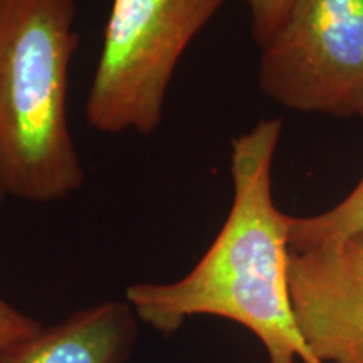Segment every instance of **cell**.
Here are the masks:
<instances>
[{"label": "cell", "instance_id": "cell-9", "mask_svg": "<svg viewBox=\"0 0 363 363\" xmlns=\"http://www.w3.org/2000/svg\"><path fill=\"white\" fill-rule=\"evenodd\" d=\"M43 328L34 318L13 308L0 296V355L22 340L33 337Z\"/></svg>", "mask_w": 363, "mask_h": 363}, {"label": "cell", "instance_id": "cell-4", "mask_svg": "<svg viewBox=\"0 0 363 363\" xmlns=\"http://www.w3.org/2000/svg\"><path fill=\"white\" fill-rule=\"evenodd\" d=\"M262 93L288 110L363 115V0H293L261 49Z\"/></svg>", "mask_w": 363, "mask_h": 363}, {"label": "cell", "instance_id": "cell-6", "mask_svg": "<svg viewBox=\"0 0 363 363\" xmlns=\"http://www.w3.org/2000/svg\"><path fill=\"white\" fill-rule=\"evenodd\" d=\"M135 316L128 303L84 308L16 343L0 355V363H121L133 347Z\"/></svg>", "mask_w": 363, "mask_h": 363}, {"label": "cell", "instance_id": "cell-10", "mask_svg": "<svg viewBox=\"0 0 363 363\" xmlns=\"http://www.w3.org/2000/svg\"><path fill=\"white\" fill-rule=\"evenodd\" d=\"M0 201H2V195H0Z\"/></svg>", "mask_w": 363, "mask_h": 363}, {"label": "cell", "instance_id": "cell-1", "mask_svg": "<svg viewBox=\"0 0 363 363\" xmlns=\"http://www.w3.org/2000/svg\"><path fill=\"white\" fill-rule=\"evenodd\" d=\"M281 131L283 121L274 118L233 140L234 199L220 233L184 278L126 289L140 320L174 333L190 316L225 318L256 335L269 363H321L298 330L288 284L289 216L272 201Z\"/></svg>", "mask_w": 363, "mask_h": 363}, {"label": "cell", "instance_id": "cell-3", "mask_svg": "<svg viewBox=\"0 0 363 363\" xmlns=\"http://www.w3.org/2000/svg\"><path fill=\"white\" fill-rule=\"evenodd\" d=\"M225 0H113L84 103L98 133L160 128L177 66Z\"/></svg>", "mask_w": 363, "mask_h": 363}, {"label": "cell", "instance_id": "cell-7", "mask_svg": "<svg viewBox=\"0 0 363 363\" xmlns=\"http://www.w3.org/2000/svg\"><path fill=\"white\" fill-rule=\"evenodd\" d=\"M358 233H363V179L338 206L323 214L311 217L289 216L288 246L331 242Z\"/></svg>", "mask_w": 363, "mask_h": 363}, {"label": "cell", "instance_id": "cell-5", "mask_svg": "<svg viewBox=\"0 0 363 363\" xmlns=\"http://www.w3.org/2000/svg\"><path fill=\"white\" fill-rule=\"evenodd\" d=\"M296 325L321 363H363V233L288 246Z\"/></svg>", "mask_w": 363, "mask_h": 363}, {"label": "cell", "instance_id": "cell-2", "mask_svg": "<svg viewBox=\"0 0 363 363\" xmlns=\"http://www.w3.org/2000/svg\"><path fill=\"white\" fill-rule=\"evenodd\" d=\"M76 0H0V195L65 201L86 174L67 121Z\"/></svg>", "mask_w": 363, "mask_h": 363}, {"label": "cell", "instance_id": "cell-8", "mask_svg": "<svg viewBox=\"0 0 363 363\" xmlns=\"http://www.w3.org/2000/svg\"><path fill=\"white\" fill-rule=\"evenodd\" d=\"M251 16V35L262 49L274 38L288 16L293 0H246Z\"/></svg>", "mask_w": 363, "mask_h": 363}]
</instances>
